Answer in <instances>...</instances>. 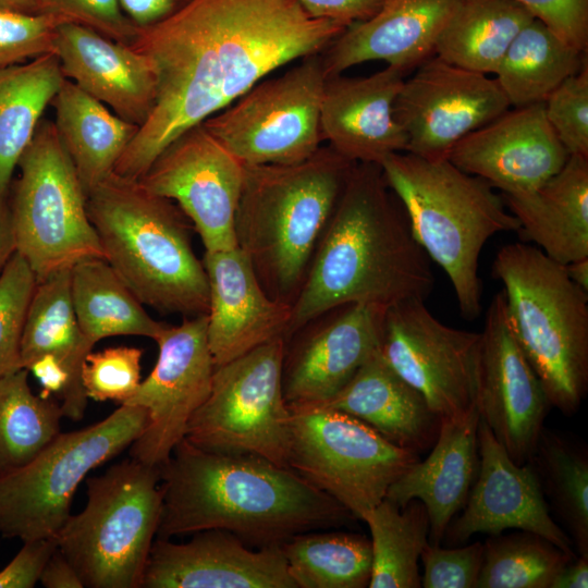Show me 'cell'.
I'll return each mask as SVG.
<instances>
[{"label": "cell", "instance_id": "cell-45", "mask_svg": "<svg viewBox=\"0 0 588 588\" xmlns=\"http://www.w3.org/2000/svg\"><path fill=\"white\" fill-rule=\"evenodd\" d=\"M483 559V543L441 548L427 542L420 554L421 587L476 588Z\"/></svg>", "mask_w": 588, "mask_h": 588}, {"label": "cell", "instance_id": "cell-26", "mask_svg": "<svg viewBox=\"0 0 588 588\" xmlns=\"http://www.w3.org/2000/svg\"><path fill=\"white\" fill-rule=\"evenodd\" d=\"M462 0H385L367 20L348 25L322 52L327 77L368 61L408 72L434 56Z\"/></svg>", "mask_w": 588, "mask_h": 588}, {"label": "cell", "instance_id": "cell-44", "mask_svg": "<svg viewBox=\"0 0 588 588\" xmlns=\"http://www.w3.org/2000/svg\"><path fill=\"white\" fill-rule=\"evenodd\" d=\"M62 23L51 14L0 9V69L54 53L57 28Z\"/></svg>", "mask_w": 588, "mask_h": 588}, {"label": "cell", "instance_id": "cell-12", "mask_svg": "<svg viewBox=\"0 0 588 588\" xmlns=\"http://www.w3.org/2000/svg\"><path fill=\"white\" fill-rule=\"evenodd\" d=\"M289 468L343 505L356 519L379 504L415 462L362 420L321 406H293Z\"/></svg>", "mask_w": 588, "mask_h": 588}, {"label": "cell", "instance_id": "cell-3", "mask_svg": "<svg viewBox=\"0 0 588 588\" xmlns=\"http://www.w3.org/2000/svg\"><path fill=\"white\" fill-rule=\"evenodd\" d=\"M157 537L224 529L259 547L356 518L289 467L248 454L203 450L185 438L159 467Z\"/></svg>", "mask_w": 588, "mask_h": 588}, {"label": "cell", "instance_id": "cell-27", "mask_svg": "<svg viewBox=\"0 0 588 588\" xmlns=\"http://www.w3.org/2000/svg\"><path fill=\"white\" fill-rule=\"evenodd\" d=\"M479 414L442 419L433 448L425 461L412 464L388 489L385 499L404 507L419 500L429 518L428 543L440 544L476 480Z\"/></svg>", "mask_w": 588, "mask_h": 588}, {"label": "cell", "instance_id": "cell-31", "mask_svg": "<svg viewBox=\"0 0 588 588\" xmlns=\"http://www.w3.org/2000/svg\"><path fill=\"white\" fill-rule=\"evenodd\" d=\"M51 103L59 138L87 196L113 172L139 126L112 113L66 78Z\"/></svg>", "mask_w": 588, "mask_h": 588}, {"label": "cell", "instance_id": "cell-14", "mask_svg": "<svg viewBox=\"0 0 588 588\" xmlns=\"http://www.w3.org/2000/svg\"><path fill=\"white\" fill-rule=\"evenodd\" d=\"M479 341L480 332L446 326L411 299L385 309L379 352L442 420L475 407Z\"/></svg>", "mask_w": 588, "mask_h": 588}, {"label": "cell", "instance_id": "cell-23", "mask_svg": "<svg viewBox=\"0 0 588 588\" xmlns=\"http://www.w3.org/2000/svg\"><path fill=\"white\" fill-rule=\"evenodd\" d=\"M203 264L209 283L207 339L216 367L275 339L287 340L292 305L268 295L237 246L205 252Z\"/></svg>", "mask_w": 588, "mask_h": 588}, {"label": "cell", "instance_id": "cell-29", "mask_svg": "<svg viewBox=\"0 0 588 588\" xmlns=\"http://www.w3.org/2000/svg\"><path fill=\"white\" fill-rule=\"evenodd\" d=\"M501 196L518 233L552 260L566 265L588 257V157L569 155L538 188Z\"/></svg>", "mask_w": 588, "mask_h": 588}, {"label": "cell", "instance_id": "cell-55", "mask_svg": "<svg viewBox=\"0 0 588 588\" xmlns=\"http://www.w3.org/2000/svg\"><path fill=\"white\" fill-rule=\"evenodd\" d=\"M40 0H0V9L26 13L39 14Z\"/></svg>", "mask_w": 588, "mask_h": 588}, {"label": "cell", "instance_id": "cell-41", "mask_svg": "<svg viewBox=\"0 0 588 588\" xmlns=\"http://www.w3.org/2000/svg\"><path fill=\"white\" fill-rule=\"evenodd\" d=\"M37 279L15 252L0 273V377L21 367V341Z\"/></svg>", "mask_w": 588, "mask_h": 588}, {"label": "cell", "instance_id": "cell-51", "mask_svg": "<svg viewBox=\"0 0 588 588\" xmlns=\"http://www.w3.org/2000/svg\"><path fill=\"white\" fill-rule=\"evenodd\" d=\"M39 583L46 588H84L78 574L59 548L45 564Z\"/></svg>", "mask_w": 588, "mask_h": 588}, {"label": "cell", "instance_id": "cell-6", "mask_svg": "<svg viewBox=\"0 0 588 588\" xmlns=\"http://www.w3.org/2000/svg\"><path fill=\"white\" fill-rule=\"evenodd\" d=\"M380 167L416 241L446 273L461 315L475 320L482 309V248L495 234L518 232L517 219L488 182L449 159L402 151L388 156Z\"/></svg>", "mask_w": 588, "mask_h": 588}, {"label": "cell", "instance_id": "cell-46", "mask_svg": "<svg viewBox=\"0 0 588 588\" xmlns=\"http://www.w3.org/2000/svg\"><path fill=\"white\" fill-rule=\"evenodd\" d=\"M39 14L91 28L128 44L139 28L126 16L119 0H40Z\"/></svg>", "mask_w": 588, "mask_h": 588}, {"label": "cell", "instance_id": "cell-40", "mask_svg": "<svg viewBox=\"0 0 588 588\" xmlns=\"http://www.w3.org/2000/svg\"><path fill=\"white\" fill-rule=\"evenodd\" d=\"M575 556L530 531L490 535L476 588H550Z\"/></svg>", "mask_w": 588, "mask_h": 588}, {"label": "cell", "instance_id": "cell-24", "mask_svg": "<svg viewBox=\"0 0 588 588\" xmlns=\"http://www.w3.org/2000/svg\"><path fill=\"white\" fill-rule=\"evenodd\" d=\"M405 72L387 66L366 77H327L320 108L322 140L353 162L379 164L406 150L407 139L394 118Z\"/></svg>", "mask_w": 588, "mask_h": 588}, {"label": "cell", "instance_id": "cell-37", "mask_svg": "<svg viewBox=\"0 0 588 588\" xmlns=\"http://www.w3.org/2000/svg\"><path fill=\"white\" fill-rule=\"evenodd\" d=\"M28 372L0 377V478L29 464L61 433L60 403L33 393Z\"/></svg>", "mask_w": 588, "mask_h": 588}, {"label": "cell", "instance_id": "cell-7", "mask_svg": "<svg viewBox=\"0 0 588 588\" xmlns=\"http://www.w3.org/2000/svg\"><path fill=\"white\" fill-rule=\"evenodd\" d=\"M492 277L503 284L510 323L550 405L574 414L588 388V292L537 246H502Z\"/></svg>", "mask_w": 588, "mask_h": 588}, {"label": "cell", "instance_id": "cell-42", "mask_svg": "<svg viewBox=\"0 0 588 588\" xmlns=\"http://www.w3.org/2000/svg\"><path fill=\"white\" fill-rule=\"evenodd\" d=\"M143 351L131 346L89 352L82 367V384L87 399L125 404L140 384Z\"/></svg>", "mask_w": 588, "mask_h": 588}, {"label": "cell", "instance_id": "cell-5", "mask_svg": "<svg viewBox=\"0 0 588 588\" xmlns=\"http://www.w3.org/2000/svg\"><path fill=\"white\" fill-rule=\"evenodd\" d=\"M86 208L105 259L143 305L184 317L208 313L207 273L176 204L112 172L87 194Z\"/></svg>", "mask_w": 588, "mask_h": 588}, {"label": "cell", "instance_id": "cell-8", "mask_svg": "<svg viewBox=\"0 0 588 588\" xmlns=\"http://www.w3.org/2000/svg\"><path fill=\"white\" fill-rule=\"evenodd\" d=\"M87 503L56 535L87 588H140L160 522L158 467L130 457L86 479Z\"/></svg>", "mask_w": 588, "mask_h": 588}, {"label": "cell", "instance_id": "cell-39", "mask_svg": "<svg viewBox=\"0 0 588 588\" xmlns=\"http://www.w3.org/2000/svg\"><path fill=\"white\" fill-rule=\"evenodd\" d=\"M530 462L543 494L566 526L574 549L588 558V460L566 439L542 430Z\"/></svg>", "mask_w": 588, "mask_h": 588}, {"label": "cell", "instance_id": "cell-17", "mask_svg": "<svg viewBox=\"0 0 588 588\" xmlns=\"http://www.w3.org/2000/svg\"><path fill=\"white\" fill-rule=\"evenodd\" d=\"M245 164L203 124L175 138L138 182L179 206L194 225L205 252L237 246L235 216Z\"/></svg>", "mask_w": 588, "mask_h": 588}, {"label": "cell", "instance_id": "cell-32", "mask_svg": "<svg viewBox=\"0 0 588 588\" xmlns=\"http://www.w3.org/2000/svg\"><path fill=\"white\" fill-rule=\"evenodd\" d=\"M71 298L79 328L94 345L115 335L156 341L167 326L146 313L103 258L85 259L71 268Z\"/></svg>", "mask_w": 588, "mask_h": 588}, {"label": "cell", "instance_id": "cell-35", "mask_svg": "<svg viewBox=\"0 0 588 588\" xmlns=\"http://www.w3.org/2000/svg\"><path fill=\"white\" fill-rule=\"evenodd\" d=\"M586 61V52L568 46L534 19L510 45L494 73L495 81L511 107L541 103Z\"/></svg>", "mask_w": 588, "mask_h": 588}, {"label": "cell", "instance_id": "cell-13", "mask_svg": "<svg viewBox=\"0 0 588 588\" xmlns=\"http://www.w3.org/2000/svg\"><path fill=\"white\" fill-rule=\"evenodd\" d=\"M327 75L321 52L262 79L201 124L246 166L295 164L322 142L320 108Z\"/></svg>", "mask_w": 588, "mask_h": 588}, {"label": "cell", "instance_id": "cell-10", "mask_svg": "<svg viewBox=\"0 0 588 588\" xmlns=\"http://www.w3.org/2000/svg\"><path fill=\"white\" fill-rule=\"evenodd\" d=\"M148 413L120 405L103 420L60 433L35 460L0 478V535L22 542L56 537L79 483L143 433Z\"/></svg>", "mask_w": 588, "mask_h": 588}, {"label": "cell", "instance_id": "cell-34", "mask_svg": "<svg viewBox=\"0 0 588 588\" xmlns=\"http://www.w3.org/2000/svg\"><path fill=\"white\" fill-rule=\"evenodd\" d=\"M532 20L515 0H462L434 54L469 71L494 74L514 38Z\"/></svg>", "mask_w": 588, "mask_h": 588}, {"label": "cell", "instance_id": "cell-22", "mask_svg": "<svg viewBox=\"0 0 588 588\" xmlns=\"http://www.w3.org/2000/svg\"><path fill=\"white\" fill-rule=\"evenodd\" d=\"M568 157L541 102L506 110L462 138L448 159L502 194L513 195L541 186Z\"/></svg>", "mask_w": 588, "mask_h": 588}, {"label": "cell", "instance_id": "cell-48", "mask_svg": "<svg viewBox=\"0 0 588 588\" xmlns=\"http://www.w3.org/2000/svg\"><path fill=\"white\" fill-rule=\"evenodd\" d=\"M57 548L56 537L23 542L13 560L0 571V588H33Z\"/></svg>", "mask_w": 588, "mask_h": 588}, {"label": "cell", "instance_id": "cell-4", "mask_svg": "<svg viewBox=\"0 0 588 588\" xmlns=\"http://www.w3.org/2000/svg\"><path fill=\"white\" fill-rule=\"evenodd\" d=\"M355 163L329 146L295 164H245L236 244L272 298L295 301Z\"/></svg>", "mask_w": 588, "mask_h": 588}, {"label": "cell", "instance_id": "cell-18", "mask_svg": "<svg viewBox=\"0 0 588 588\" xmlns=\"http://www.w3.org/2000/svg\"><path fill=\"white\" fill-rule=\"evenodd\" d=\"M475 406L512 461L528 463L550 403L516 340L502 290L492 297L480 332Z\"/></svg>", "mask_w": 588, "mask_h": 588}, {"label": "cell", "instance_id": "cell-9", "mask_svg": "<svg viewBox=\"0 0 588 588\" xmlns=\"http://www.w3.org/2000/svg\"><path fill=\"white\" fill-rule=\"evenodd\" d=\"M17 168L9 196L16 252L37 282L82 260L105 259L86 193L53 122H39Z\"/></svg>", "mask_w": 588, "mask_h": 588}, {"label": "cell", "instance_id": "cell-20", "mask_svg": "<svg viewBox=\"0 0 588 588\" xmlns=\"http://www.w3.org/2000/svg\"><path fill=\"white\" fill-rule=\"evenodd\" d=\"M385 309L365 304L335 308L285 344L282 387L289 407L317 406L335 395L379 350ZM295 334V333H294Z\"/></svg>", "mask_w": 588, "mask_h": 588}, {"label": "cell", "instance_id": "cell-15", "mask_svg": "<svg viewBox=\"0 0 588 588\" xmlns=\"http://www.w3.org/2000/svg\"><path fill=\"white\" fill-rule=\"evenodd\" d=\"M159 353L148 377L124 405L148 413V424L130 456L161 467L185 438L187 425L208 397L216 365L207 339V314L168 324L155 341ZM123 405V404H122Z\"/></svg>", "mask_w": 588, "mask_h": 588}, {"label": "cell", "instance_id": "cell-47", "mask_svg": "<svg viewBox=\"0 0 588 588\" xmlns=\"http://www.w3.org/2000/svg\"><path fill=\"white\" fill-rule=\"evenodd\" d=\"M568 46L586 52L588 0H515Z\"/></svg>", "mask_w": 588, "mask_h": 588}, {"label": "cell", "instance_id": "cell-36", "mask_svg": "<svg viewBox=\"0 0 588 588\" xmlns=\"http://www.w3.org/2000/svg\"><path fill=\"white\" fill-rule=\"evenodd\" d=\"M364 520L371 535L369 588H419L418 561L428 542L429 518L419 500L400 507L383 499L366 512Z\"/></svg>", "mask_w": 588, "mask_h": 588}, {"label": "cell", "instance_id": "cell-30", "mask_svg": "<svg viewBox=\"0 0 588 588\" xmlns=\"http://www.w3.org/2000/svg\"><path fill=\"white\" fill-rule=\"evenodd\" d=\"M94 344L83 334L71 298V269L58 271L37 282L21 341V367L38 357L57 358L71 376V395L61 405L63 417H84L87 396L82 384V367Z\"/></svg>", "mask_w": 588, "mask_h": 588}, {"label": "cell", "instance_id": "cell-53", "mask_svg": "<svg viewBox=\"0 0 588 588\" xmlns=\"http://www.w3.org/2000/svg\"><path fill=\"white\" fill-rule=\"evenodd\" d=\"M588 558H573L554 577L550 588H587Z\"/></svg>", "mask_w": 588, "mask_h": 588}, {"label": "cell", "instance_id": "cell-2", "mask_svg": "<svg viewBox=\"0 0 588 588\" xmlns=\"http://www.w3.org/2000/svg\"><path fill=\"white\" fill-rule=\"evenodd\" d=\"M433 287L430 259L392 199L381 167L356 162L292 304L287 340L341 306L387 309L426 301Z\"/></svg>", "mask_w": 588, "mask_h": 588}, {"label": "cell", "instance_id": "cell-19", "mask_svg": "<svg viewBox=\"0 0 588 588\" xmlns=\"http://www.w3.org/2000/svg\"><path fill=\"white\" fill-rule=\"evenodd\" d=\"M478 453L476 480L462 514L450 522L442 541L462 546L476 534L516 529L537 534L575 556L568 535L549 513L532 463L515 464L481 418Z\"/></svg>", "mask_w": 588, "mask_h": 588}, {"label": "cell", "instance_id": "cell-50", "mask_svg": "<svg viewBox=\"0 0 588 588\" xmlns=\"http://www.w3.org/2000/svg\"><path fill=\"white\" fill-rule=\"evenodd\" d=\"M126 16L139 28L156 25L188 0H119Z\"/></svg>", "mask_w": 588, "mask_h": 588}, {"label": "cell", "instance_id": "cell-52", "mask_svg": "<svg viewBox=\"0 0 588 588\" xmlns=\"http://www.w3.org/2000/svg\"><path fill=\"white\" fill-rule=\"evenodd\" d=\"M15 252V235L10 211L9 191H7L0 193V273Z\"/></svg>", "mask_w": 588, "mask_h": 588}, {"label": "cell", "instance_id": "cell-25", "mask_svg": "<svg viewBox=\"0 0 588 588\" xmlns=\"http://www.w3.org/2000/svg\"><path fill=\"white\" fill-rule=\"evenodd\" d=\"M54 54L66 79L117 115L138 126L148 119L157 99L158 77L145 54L74 23L58 26Z\"/></svg>", "mask_w": 588, "mask_h": 588}, {"label": "cell", "instance_id": "cell-11", "mask_svg": "<svg viewBox=\"0 0 588 588\" xmlns=\"http://www.w3.org/2000/svg\"><path fill=\"white\" fill-rule=\"evenodd\" d=\"M285 344V339H275L216 367L210 393L192 416L185 439L203 450L255 455L289 467Z\"/></svg>", "mask_w": 588, "mask_h": 588}, {"label": "cell", "instance_id": "cell-49", "mask_svg": "<svg viewBox=\"0 0 588 588\" xmlns=\"http://www.w3.org/2000/svg\"><path fill=\"white\" fill-rule=\"evenodd\" d=\"M385 0H298L313 17L348 26L373 15Z\"/></svg>", "mask_w": 588, "mask_h": 588}, {"label": "cell", "instance_id": "cell-33", "mask_svg": "<svg viewBox=\"0 0 588 588\" xmlns=\"http://www.w3.org/2000/svg\"><path fill=\"white\" fill-rule=\"evenodd\" d=\"M64 79L54 53L0 69V193L9 191L19 160Z\"/></svg>", "mask_w": 588, "mask_h": 588}, {"label": "cell", "instance_id": "cell-38", "mask_svg": "<svg viewBox=\"0 0 588 588\" xmlns=\"http://www.w3.org/2000/svg\"><path fill=\"white\" fill-rule=\"evenodd\" d=\"M296 588H365L371 577V542L344 531L292 536L281 544Z\"/></svg>", "mask_w": 588, "mask_h": 588}, {"label": "cell", "instance_id": "cell-16", "mask_svg": "<svg viewBox=\"0 0 588 588\" xmlns=\"http://www.w3.org/2000/svg\"><path fill=\"white\" fill-rule=\"evenodd\" d=\"M510 107L495 78L434 54L404 79L393 112L407 139L406 152L443 160L462 138Z\"/></svg>", "mask_w": 588, "mask_h": 588}, {"label": "cell", "instance_id": "cell-28", "mask_svg": "<svg viewBox=\"0 0 588 588\" xmlns=\"http://www.w3.org/2000/svg\"><path fill=\"white\" fill-rule=\"evenodd\" d=\"M348 414L403 449L430 448L441 419L424 396L376 351L330 400L317 405Z\"/></svg>", "mask_w": 588, "mask_h": 588}, {"label": "cell", "instance_id": "cell-54", "mask_svg": "<svg viewBox=\"0 0 588 588\" xmlns=\"http://www.w3.org/2000/svg\"><path fill=\"white\" fill-rule=\"evenodd\" d=\"M568 278L580 289L588 292V257L564 265Z\"/></svg>", "mask_w": 588, "mask_h": 588}, {"label": "cell", "instance_id": "cell-21", "mask_svg": "<svg viewBox=\"0 0 588 588\" xmlns=\"http://www.w3.org/2000/svg\"><path fill=\"white\" fill-rule=\"evenodd\" d=\"M140 588H296L281 546L249 549L224 529L193 534L187 542L156 537Z\"/></svg>", "mask_w": 588, "mask_h": 588}, {"label": "cell", "instance_id": "cell-43", "mask_svg": "<svg viewBox=\"0 0 588 588\" xmlns=\"http://www.w3.org/2000/svg\"><path fill=\"white\" fill-rule=\"evenodd\" d=\"M548 122L568 155L588 157V63L543 102Z\"/></svg>", "mask_w": 588, "mask_h": 588}, {"label": "cell", "instance_id": "cell-1", "mask_svg": "<svg viewBox=\"0 0 588 588\" xmlns=\"http://www.w3.org/2000/svg\"><path fill=\"white\" fill-rule=\"evenodd\" d=\"M346 27L313 17L298 0H188L139 29L128 45L154 64L158 94L113 172L138 181L181 134L271 72L322 52Z\"/></svg>", "mask_w": 588, "mask_h": 588}]
</instances>
